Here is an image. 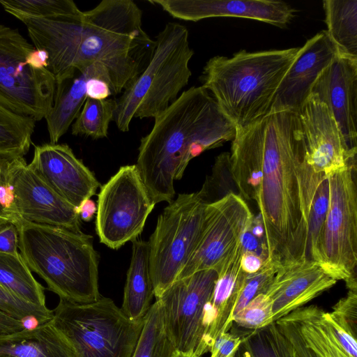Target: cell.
<instances>
[{
  "label": "cell",
  "instance_id": "1",
  "mask_svg": "<svg viewBox=\"0 0 357 357\" xmlns=\"http://www.w3.org/2000/svg\"><path fill=\"white\" fill-rule=\"evenodd\" d=\"M229 169L238 195L257 204L267 261L278 270L309 260L311 204L326 177L307 162L297 113L271 112L236 131Z\"/></svg>",
  "mask_w": 357,
  "mask_h": 357
},
{
  "label": "cell",
  "instance_id": "2",
  "mask_svg": "<svg viewBox=\"0 0 357 357\" xmlns=\"http://www.w3.org/2000/svg\"><path fill=\"white\" fill-rule=\"evenodd\" d=\"M36 49L49 55L56 84L94 63H102L129 87L149 63L155 47L142 28V10L132 0H102L50 18L17 15Z\"/></svg>",
  "mask_w": 357,
  "mask_h": 357
},
{
  "label": "cell",
  "instance_id": "3",
  "mask_svg": "<svg viewBox=\"0 0 357 357\" xmlns=\"http://www.w3.org/2000/svg\"><path fill=\"white\" fill-rule=\"evenodd\" d=\"M140 140L136 166L152 199L170 203L174 181L202 152L233 140L236 128L203 86H192L154 119Z\"/></svg>",
  "mask_w": 357,
  "mask_h": 357
},
{
  "label": "cell",
  "instance_id": "4",
  "mask_svg": "<svg viewBox=\"0 0 357 357\" xmlns=\"http://www.w3.org/2000/svg\"><path fill=\"white\" fill-rule=\"evenodd\" d=\"M299 47L248 52L231 57L215 56L204 67L199 80L236 130L263 120Z\"/></svg>",
  "mask_w": 357,
  "mask_h": 357
},
{
  "label": "cell",
  "instance_id": "5",
  "mask_svg": "<svg viewBox=\"0 0 357 357\" xmlns=\"http://www.w3.org/2000/svg\"><path fill=\"white\" fill-rule=\"evenodd\" d=\"M16 227L22 257L60 300L89 303L102 296L93 236L23 220Z\"/></svg>",
  "mask_w": 357,
  "mask_h": 357
},
{
  "label": "cell",
  "instance_id": "6",
  "mask_svg": "<svg viewBox=\"0 0 357 357\" xmlns=\"http://www.w3.org/2000/svg\"><path fill=\"white\" fill-rule=\"evenodd\" d=\"M188 30L167 22L155 36V47L147 67L119 98L113 121L128 132L133 118L155 119L178 97L192 75L189 62L194 54Z\"/></svg>",
  "mask_w": 357,
  "mask_h": 357
},
{
  "label": "cell",
  "instance_id": "7",
  "mask_svg": "<svg viewBox=\"0 0 357 357\" xmlns=\"http://www.w3.org/2000/svg\"><path fill=\"white\" fill-rule=\"evenodd\" d=\"M53 321L78 357H132L143 319H128L114 302L101 296L89 303L59 300Z\"/></svg>",
  "mask_w": 357,
  "mask_h": 357
},
{
  "label": "cell",
  "instance_id": "8",
  "mask_svg": "<svg viewBox=\"0 0 357 357\" xmlns=\"http://www.w3.org/2000/svg\"><path fill=\"white\" fill-rule=\"evenodd\" d=\"M206 204L199 192L178 194L158 216L150 236V273L155 299L176 280L202 238Z\"/></svg>",
  "mask_w": 357,
  "mask_h": 357
},
{
  "label": "cell",
  "instance_id": "9",
  "mask_svg": "<svg viewBox=\"0 0 357 357\" xmlns=\"http://www.w3.org/2000/svg\"><path fill=\"white\" fill-rule=\"evenodd\" d=\"M356 162L327 176L329 202L317 248L310 259L345 282L356 276L357 264Z\"/></svg>",
  "mask_w": 357,
  "mask_h": 357
},
{
  "label": "cell",
  "instance_id": "10",
  "mask_svg": "<svg viewBox=\"0 0 357 357\" xmlns=\"http://www.w3.org/2000/svg\"><path fill=\"white\" fill-rule=\"evenodd\" d=\"M34 49L18 29L0 24V104L38 121L53 106L56 81L47 68L26 63Z\"/></svg>",
  "mask_w": 357,
  "mask_h": 357
},
{
  "label": "cell",
  "instance_id": "11",
  "mask_svg": "<svg viewBox=\"0 0 357 357\" xmlns=\"http://www.w3.org/2000/svg\"><path fill=\"white\" fill-rule=\"evenodd\" d=\"M155 205L136 165L121 167L98 194L96 231L100 241L117 250L137 239Z\"/></svg>",
  "mask_w": 357,
  "mask_h": 357
},
{
  "label": "cell",
  "instance_id": "12",
  "mask_svg": "<svg viewBox=\"0 0 357 357\" xmlns=\"http://www.w3.org/2000/svg\"><path fill=\"white\" fill-rule=\"evenodd\" d=\"M218 272H195L176 280L156 300L159 301L169 337L176 351L201 357L204 345V317L210 303Z\"/></svg>",
  "mask_w": 357,
  "mask_h": 357
},
{
  "label": "cell",
  "instance_id": "13",
  "mask_svg": "<svg viewBox=\"0 0 357 357\" xmlns=\"http://www.w3.org/2000/svg\"><path fill=\"white\" fill-rule=\"evenodd\" d=\"M253 217L245 200L234 192L207 204L200 241L176 280L199 271L218 272L236 250Z\"/></svg>",
  "mask_w": 357,
  "mask_h": 357
},
{
  "label": "cell",
  "instance_id": "14",
  "mask_svg": "<svg viewBox=\"0 0 357 357\" xmlns=\"http://www.w3.org/2000/svg\"><path fill=\"white\" fill-rule=\"evenodd\" d=\"M8 180L17 212L23 220L81 231L76 208L49 187L29 167L24 157L9 161Z\"/></svg>",
  "mask_w": 357,
  "mask_h": 357
},
{
  "label": "cell",
  "instance_id": "15",
  "mask_svg": "<svg viewBox=\"0 0 357 357\" xmlns=\"http://www.w3.org/2000/svg\"><path fill=\"white\" fill-rule=\"evenodd\" d=\"M309 165L327 176L356 162V154L347 148L339 126L328 106L311 93L297 112Z\"/></svg>",
  "mask_w": 357,
  "mask_h": 357
},
{
  "label": "cell",
  "instance_id": "16",
  "mask_svg": "<svg viewBox=\"0 0 357 357\" xmlns=\"http://www.w3.org/2000/svg\"><path fill=\"white\" fill-rule=\"evenodd\" d=\"M29 167L57 195L77 208L96 192L100 183L66 144L36 146Z\"/></svg>",
  "mask_w": 357,
  "mask_h": 357
},
{
  "label": "cell",
  "instance_id": "17",
  "mask_svg": "<svg viewBox=\"0 0 357 357\" xmlns=\"http://www.w3.org/2000/svg\"><path fill=\"white\" fill-rule=\"evenodd\" d=\"M339 54L326 30L307 40L284 76L270 112L297 113L311 94L317 78Z\"/></svg>",
  "mask_w": 357,
  "mask_h": 357
},
{
  "label": "cell",
  "instance_id": "18",
  "mask_svg": "<svg viewBox=\"0 0 357 357\" xmlns=\"http://www.w3.org/2000/svg\"><path fill=\"white\" fill-rule=\"evenodd\" d=\"M172 17L197 22L211 17H238L284 27L294 17L287 3L274 0H152Z\"/></svg>",
  "mask_w": 357,
  "mask_h": 357
},
{
  "label": "cell",
  "instance_id": "19",
  "mask_svg": "<svg viewBox=\"0 0 357 357\" xmlns=\"http://www.w3.org/2000/svg\"><path fill=\"white\" fill-rule=\"evenodd\" d=\"M311 93L331 111L348 149L357 153V58L338 54L315 82Z\"/></svg>",
  "mask_w": 357,
  "mask_h": 357
},
{
  "label": "cell",
  "instance_id": "20",
  "mask_svg": "<svg viewBox=\"0 0 357 357\" xmlns=\"http://www.w3.org/2000/svg\"><path fill=\"white\" fill-rule=\"evenodd\" d=\"M93 78L106 82L112 96L128 88L102 63H94L83 70H76L72 77L56 84L53 106L45 117L51 144H57L78 116L87 98L88 82Z\"/></svg>",
  "mask_w": 357,
  "mask_h": 357
},
{
  "label": "cell",
  "instance_id": "21",
  "mask_svg": "<svg viewBox=\"0 0 357 357\" xmlns=\"http://www.w3.org/2000/svg\"><path fill=\"white\" fill-rule=\"evenodd\" d=\"M336 282L311 259L278 269L265 292L273 302V321L305 305Z\"/></svg>",
  "mask_w": 357,
  "mask_h": 357
},
{
  "label": "cell",
  "instance_id": "22",
  "mask_svg": "<svg viewBox=\"0 0 357 357\" xmlns=\"http://www.w3.org/2000/svg\"><path fill=\"white\" fill-rule=\"evenodd\" d=\"M244 252L241 242L218 271L212 298L204 317V345L209 352L216 338L229 331L233 325L236 306L247 274L241 268Z\"/></svg>",
  "mask_w": 357,
  "mask_h": 357
},
{
  "label": "cell",
  "instance_id": "23",
  "mask_svg": "<svg viewBox=\"0 0 357 357\" xmlns=\"http://www.w3.org/2000/svg\"><path fill=\"white\" fill-rule=\"evenodd\" d=\"M306 345L318 357H357V336L315 305L289 313Z\"/></svg>",
  "mask_w": 357,
  "mask_h": 357
},
{
  "label": "cell",
  "instance_id": "24",
  "mask_svg": "<svg viewBox=\"0 0 357 357\" xmlns=\"http://www.w3.org/2000/svg\"><path fill=\"white\" fill-rule=\"evenodd\" d=\"M53 319V318H52ZM0 357H78L53 320L0 336Z\"/></svg>",
  "mask_w": 357,
  "mask_h": 357
},
{
  "label": "cell",
  "instance_id": "25",
  "mask_svg": "<svg viewBox=\"0 0 357 357\" xmlns=\"http://www.w3.org/2000/svg\"><path fill=\"white\" fill-rule=\"evenodd\" d=\"M132 257L123 292L121 310L130 319L142 320L154 296L150 273L149 241H132Z\"/></svg>",
  "mask_w": 357,
  "mask_h": 357
},
{
  "label": "cell",
  "instance_id": "26",
  "mask_svg": "<svg viewBox=\"0 0 357 357\" xmlns=\"http://www.w3.org/2000/svg\"><path fill=\"white\" fill-rule=\"evenodd\" d=\"M326 32L340 54L357 58V0L323 2Z\"/></svg>",
  "mask_w": 357,
  "mask_h": 357
},
{
  "label": "cell",
  "instance_id": "27",
  "mask_svg": "<svg viewBox=\"0 0 357 357\" xmlns=\"http://www.w3.org/2000/svg\"><path fill=\"white\" fill-rule=\"evenodd\" d=\"M0 285L28 303L47 307L45 289L34 278L20 253H0Z\"/></svg>",
  "mask_w": 357,
  "mask_h": 357
},
{
  "label": "cell",
  "instance_id": "28",
  "mask_svg": "<svg viewBox=\"0 0 357 357\" xmlns=\"http://www.w3.org/2000/svg\"><path fill=\"white\" fill-rule=\"evenodd\" d=\"M231 357H297L291 341L275 321L257 330L242 332Z\"/></svg>",
  "mask_w": 357,
  "mask_h": 357
},
{
  "label": "cell",
  "instance_id": "29",
  "mask_svg": "<svg viewBox=\"0 0 357 357\" xmlns=\"http://www.w3.org/2000/svg\"><path fill=\"white\" fill-rule=\"evenodd\" d=\"M36 121L0 104V158L24 157L29 151Z\"/></svg>",
  "mask_w": 357,
  "mask_h": 357
},
{
  "label": "cell",
  "instance_id": "30",
  "mask_svg": "<svg viewBox=\"0 0 357 357\" xmlns=\"http://www.w3.org/2000/svg\"><path fill=\"white\" fill-rule=\"evenodd\" d=\"M176 349L169 337L158 301L151 304L132 357H172Z\"/></svg>",
  "mask_w": 357,
  "mask_h": 357
},
{
  "label": "cell",
  "instance_id": "31",
  "mask_svg": "<svg viewBox=\"0 0 357 357\" xmlns=\"http://www.w3.org/2000/svg\"><path fill=\"white\" fill-rule=\"evenodd\" d=\"M116 107V99L96 100L87 98L71 125V133L73 135L89 137L93 139L107 137Z\"/></svg>",
  "mask_w": 357,
  "mask_h": 357
},
{
  "label": "cell",
  "instance_id": "32",
  "mask_svg": "<svg viewBox=\"0 0 357 357\" xmlns=\"http://www.w3.org/2000/svg\"><path fill=\"white\" fill-rule=\"evenodd\" d=\"M5 11L13 15L50 18L75 10L77 5L71 0H0Z\"/></svg>",
  "mask_w": 357,
  "mask_h": 357
},
{
  "label": "cell",
  "instance_id": "33",
  "mask_svg": "<svg viewBox=\"0 0 357 357\" xmlns=\"http://www.w3.org/2000/svg\"><path fill=\"white\" fill-rule=\"evenodd\" d=\"M0 311L24 321L29 328L52 319L53 310L28 303L0 285Z\"/></svg>",
  "mask_w": 357,
  "mask_h": 357
},
{
  "label": "cell",
  "instance_id": "34",
  "mask_svg": "<svg viewBox=\"0 0 357 357\" xmlns=\"http://www.w3.org/2000/svg\"><path fill=\"white\" fill-rule=\"evenodd\" d=\"M273 322V302L266 294L257 295L233 317V324L245 330L259 329Z\"/></svg>",
  "mask_w": 357,
  "mask_h": 357
},
{
  "label": "cell",
  "instance_id": "35",
  "mask_svg": "<svg viewBox=\"0 0 357 357\" xmlns=\"http://www.w3.org/2000/svg\"><path fill=\"white\" fill-rule=\"evenodd\" d=\"M329 190L326 178L319 185L311 204L308 222V247L310 257L320 238L327 214Z\"/></svg>",
  "mask_w": 357,
  "mask_h": 357
},
{
  "label": "cell",
  "instance_id": "36",
  "mask_svg": "<svg viewBox=\"0 0 357 357\" xmlns=\"http://www.w3.org/2000/svg\"><path fill=\"white\" fill-rule=\"evenodd\" d=\"M277 271L274 266L266 261L259 271L247 274L234 314L244 307L257 295L265 294Z\"/></svg>",
  "mask_w": 357,
  "mask_h": 357
},
{
  "label": "cell",
  "instance_id": "37",
  "mask_svg": "<svg viewBox=\"0 0 357 357\" xmlns=\"http://www.w3.org/2000/svg\"><path fill=\"white\" fill-rule=\"evenodd\" d=\"M275 323L292 343L297 357H318L306 345L296 323L290 314L278 319Z\"/></svg>",
  "mask_w": 357,
  "mask_h": 357
},
{
  "label": "cell",
  "instance_id": "38",
  "mask_svg": "<svg viewBox=\"0 0 357 357\" xmlns=\"http://www.w3.org/2000/svg\"><path fill=\"white\" fill-rule=\"evenodd\" d=\"M331 313L357 332V289H348L347 296L333 307Z\"/></svg>",
  "mask_w": 357,
  "mask_h": 357
},
{
  "label": "cell",
  "instance_id": "39",
  "mask_svg": "<svg viewBox=\"0 0 357 357\" xmlns=\"http://www.w3.org/2000/svg\"><path fill=\"white\" fill-rule=\"evenodd\" d=\"M241 332H225L220 335L211 349L210 357H231L241 341Z\"/></svg>",
  "mask_w": 357,
  "mask_h": 357
},
{
  "label": "cell",
  "instance_id": "40",
  "mask_svg": "<svg viewBox=\"0 0 357 357\" xmlns=\"http://www.w3.org/2000/svg\"><path fill=\"white\" fill-rule=\"evenodd\" d=\"M19 235L16 225L7 223L0 226V253L16 255L20 252Z\"/></svg>",
  "mask_w": 357,
  "mask_h": 357
},
{
  "label": "cell",
  "instance_id": "41",
  "mask_svg": "<svg viewBox=\"0 0 357 357\" xmlns=\"http://www.w3.org/2000/svg\"><path fill=\"white\" fill-rule=\"evenodd\" d=\"M11 159L0 158V185L8 181V164ZM22 219L0 205V226L7 223L17 225Z\"/></svg>",
  "mask_w": 357,
  "mask_h": 357
},
{
  "label": "cell",
  "instance_id": "42",
  "mask_svg": "<svg viewBox=\"0 0 357 357\" xmlns=\"http://www.w3.org/2000/svg\"><path fill=\"white\" fill-rule=\"evenodd\" d=\"M87 98L96 100L107 99L112 96L109 84L102 79L93 78L88 82Z\"/></svg>",
  "mask_w": 357,
  "mask_h": 357
},
{
  "label": "cell",
  "instance_id": "43",
  "mask_svg": "<svg viewBox=\"0 0 357 357\" xmlns=\"http://www.w3.org/2000/svg\"><path fill=\"white\" fill-rule=\"evenodd\" d=\"M26 328V324L0 311V336L13 334Z\"/></svg>",
  "mask_w": 357,
  "mask_h": 357
},
{
  "label": "cell",
  "instance_id": "44",
  "mask_svg": "<svg viewBox=\"0 0 357 357\" xmlns=\"http://www.w3.org/2000/svg\"><path fill=\"white\" fill-rule=\"evenodd\" d=\"M266 261L257 254L244 250L241 259V268L246 274L259 271Z\"/></svg>",
  "mask_w": 357,
  "mask_h": 357
},
{
  "label": "cell",
  "instance_id": "45",
  "mask_svg": "<svg viewBox=\"0 0 357 357\" xmlns=\"http://www.w3.org/2000/svg\"><path fill=\"white\" fill-rule=\"evenodd\" d=\"M48 53L42 49H34L26 58V63L35 69L47 68L48 66Z\"/></svg>",
  "mask_w": 357,
  "mask_h": 357
},
{
  "label": "cell",
  "instance_id": "46",
  "mask_svg": "<svg viewBox=\"0 0 357 357\" xmlns=\"http://www.w3.org/2000/svg\"><path fill=\"white\" fill-rule=\"evenodd\" d=\"M76 211L82 220L89 222L93 218L95 213L97 211V207L93 200L88 199L84 200L76 208Z\"/></svg>",
  "mask_w": 357,
  "mask_h": 357
},
{
  "label": "cell",
  "instance_id": "47",
  "mask_svg": "<svg viewBox=\"0 0 357 357\" xmlns=\"http://www.w3.org/2000/svg\"><path fill=\"white\" fill-rule=\"evenodd\" d=\"M172 357H196L194 356H190L185 354H183L182 352H179L178 351H176Z\"/></svg>",
  "mask_w": 357,
  "mask_h": 357
}]
</instances>
